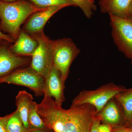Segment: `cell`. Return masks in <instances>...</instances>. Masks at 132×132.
Returning <instances> with one entry per match:
<instances>
[{
	"instance_id": "3",
	"label": "cell",
	"mask_w": 132,
	"mask_h": 132,
	"mask_svg": "<svg viewBox=\"0 0 132 132\" xmlns=\"http://www.w3.org/2000/svg\"><path fill=\"white\" fill-rule=\"evenodd\" d=\"M126 90L112 82L108 83L94 90H84L75 98L71 107L89 104L94 107L97 112L117 95Z\"/></svg>"
},
{
	"instance_id": "28",
	"label": "cell",
	"mask_w": 132,
	"mask_h": 132,
	"mask_svg": "<svg viewBox=\"0 0 132 132\" xmlns=\"http://www.w3.org/2000/svg\"><path fill=\"white\" fill-rule=\"evenodd\" d=\"M3 1H4L9 2H10L13 1H15V0H3Z\"/></svg>"
},
{
	"instance_id": "14",
	"label": "cell",
	"mask_w": 132,
	"mask_h": 132,
	"mask_svg": "<svg viewBox=\"0 0 132 132\" xmlns=\"http://www.w3.org/2000/svg\"><path fill=\"white\" fill-rule=\"evenodd\" d=\"M32 96L25 90L20 91L16 97V110L23 122L24 127L28 130V115L29 106L33 101Z\"/></svg>"
},
{
	"instance_id": "26",
	"label": "cell",
	"mask_w": 132,
	"mask_h": 132,
	"mask_svg": "<svg viewBox=\"0 0 132 132\" xmlns=\"http://www.w3.org/2000/svg\"><path fill=\"white\" fill-rule=\"evenodd\" d=\"M127 19H131L132 20V7L131 10V12H130V15H129V16Z\"/></svg>"
},
{
	"instance_id": "6",
	"label": "cell",
	"mask_w": 132,
	"mask_h": 132,
	"mask_svg": "<svg viewBox=\"0 0 132 132\" xmlns=\"http://www.w3.org/2000/svg\"><path fill=\"white\" fill-rule=\"evenodd\" d=\"M54 55L53 66L61 74L65 81L68 77L72 62L80 53V50L70 38L53 40Z\"/></svg>"
},
{
	"instance_id": "27",
	"label": "cell",
	"mask_w": 132,
	"mask_h": 132,
	"mask_svg": "<svg viewBox=\"0 0 132 132\" xmlns=\"http://www.w3.org/2000/svg\"><path fill=\"white\" fill-rule=\"evenodd\" d=\"M85 1H88L89 2L92 3H94V0H85Z\"/></svg>"
},
{
	"instance_id": "8",
	"label": "cell",
	"mask_w": 132,
	"mask_h": 132,
	"mask_svg": "<svg viewBox=\"0 0 132 132\" xmlns=\"http://www.w3.org/2000/svg\"><path fill=\"white\" fill-rule=\"evenodd\" d=\"M31 60L27 57L19 56L13 53L5 45L0 46V78L13 71L31 63Z\"/></svg>"
},
{
	"instance_id": "22",
	"label": "cell",
	"mask_w": 132,
	"mask_h": 132,
	"mask_svg": "<svg viewBox=\"0 0 132 132\" xmlns=\"http://www.w3.org/2000/svg\"><path fill=\"white\" fill-rule=\"evenodd\" d=\"M7 116L0 117V132H7L6 128Z\"/></svg>"
},
{
	"instance_id": "10",
	"label": "cell",
	"mask_w": 132,
	"mask_h": 132,
	"mask_svg": "<svg viewBox=\"0 0 132 132\" xmlns=\"http://www.w3.org/2000/svg\"><path fill=\"white\" fill-rule=\"evenodd\" d=\"M66 7L67 6L49 7L35 13L25 25V32L32 35L43 31V28L48 20L60 10Z\"/></svg>"
},
{
	"instance_id": "13",
	"label": "cell",
	"mask_w": 132,
	"mask_h": 132,
	"mask_svg": "<svg viewBox=\"0 0 132 132\" xmlns=\"http://www.w3.org/2000/svg\"><path fill=\"white\" fill-rule=\"evenodd\" d=\"M97 117L101 122L111 125L112 127L120 126L121 112L114 98L110 100L101 111L97 113Z\"/></svg>"
},
{
	"instance_id": "21",
	"label": "cell",
	"mask_w": 132,
	"mask_h": 132,
	"mask_svg": "<svg viewBox=\"0 0 132 132\" xmlns=\"http://www.w3.org/2000/svg\"><path fill=\"white\" fill-rule=\"evenodd\" d=\"M112 132H132V128L121 126L112 127Z\"/></svg>"
},
{
	"instance_id": "9",
	"label": "cell",
	"mask_w": 132,
	"mask_h": 132,
	"mask_svg": "<svg viewBox=\"0 0 132 132\" xmlns=\"http://www.w3.org/2000/svg\"><path fill=\"white\" fill-rule=\"evenodd\" d=\"M65 88V82L62 80L60 73L53 66L45 79L44 93L54 98L56 104L62 106L65 100L64 93Z\"/></svg>"
},
{
	"instance_id": "7",
	"label": "cell",
	"mask_w": 132,
	"mask_h": 132,
	"mask_svg": "<svg viewBox=\"0 0 132 132\" xmlns=\"http://www.w3.org/2000/svg\"><path fill=\"white\" fill-rule=\"evenodd\" d=\"M114 42L132 64V20L109 14Z\"/></svg>"
},
{
	"instance_id": "20",
	"label": "cell",
	"mask_w": 132,
	"mask_h": 132,
	"mask_svg": "<svg viewBox=\"0 0 132 132\" xmlns=\"http://www.w3.org/2000/svg\"><path fill=\"white\" fill-rule=\"evenodd\" d=\"M15 40L8 35L5 34L0 31V46L5 43H12L15 42Z\"/></svg>"
},
{
	"instance_id": "1",
	"label": "cell",
	"mask_w": 132,
	"mask_h": 132,
	"mask_svg": "<svg viewBox=\"0 0 132 132\" xmlns=\"http://www.w3.org/2000/svg\"><path fill=\"white\" fill-rule=\"evenodd\" d=\"M37 110L46 127L54 132H90L97 117L96 109L83 104L64 109L46 93Z\"/></svg>"
},
{
	"instance_id": "5",
	"label": "cell",
	"mask_w": 132,
	"mask_h": 132,
	"mask_svg": "<svg viewBox=\"0 0 132 132\" xmlns=\"http://www.w3.org/2000/svg\"><path fill=\"white\" fill-rule=\"evenodd\" d=\"M2 83L26 87L32 90L37 97L44 94L45 79L30 66L18 69L0 78V83Z\"/></svg>"
},
{
	"instance_id": "29",
	"label": "cell",
	"mask_w": 132,
	"mask_h": 132,
	"mask_svg": "<svg viewBox=\"0 0 132 132\" xmlns=\"http://www.w3.org/2000/svg\"><path fill=\"white\" fill-rule=\"evenodd\" d=\"M131 123H132V127H132V121H131Z\"/></svg>"
},
{
	"instance_id": "23",
	"label": "cell",
	"mask_w": 132,
	"mask_h": 132,
	"mask_svg": "<svg viewBox=\"0 0 132 132\" xmlns=\"http://www.w3.org/2000/svg\"><path fill=\"white\" fill-rule=\"evenodd\" d=\"M100 123V120L96 117L93 123L90 132H99V128Z\"/></svg>"
},
{
	"instance_id": "11",
	"label": "cell",
	"mask_w": 132,
	"mask_h": 132,
	"mask_svg": "<svg viewBox=\"0 0 132 132\" xmlns=\"http://www.w3.org/2000/svg\"><path fill=\"white\" fill-rule=\"evenodd\" d=\"M101 12L120 18L127 19L132 7V0H100Z\"/></svg>"
},
{
	"instance_id": "12",
	"label": "cell",
	"mask_w": 132,
	"mask_h": 132,
	"mask_svg": "<svg viewBox=\"0 0 132 132\" xmlns=\"http://www.w3.org/2000/svg\"><path fill=\"white\" fill-rule=\"evenodd\" d=\"M14 44L10 49L15 54L19 56H32L38 47L37 41L29 35L25 31L20 32Z\"/></svg>"
},
{
	"instance_id": "17",
	"label": "cell",
	"mask_w": 132,
	"mask_h": 132,
	"mask_svg": "<svg viewBox=\"0 0 132 132\" xmlns=\"http://www.w3.org/2000/svg\"><path fill=\"white\" fill-rule=\"evenodd\" d=\"M7 116L6 128L7 132H26L27 131L17 110Z\"/></svg>"
},
{
	"instance_id": "2",
	"label": "cell",
	"mask_w": 132,
	"mask_h": 132,
	"mask_svg": "<svg viewBox=\"0 0 132 132\" xmlns=\"http://www.w3.org/2000/svg\"><path fill=\"white\" fill-rule=\"evenodd\" d=\"M40 8L26 1L7 3L0 1L1 28L15 40L20 32V27L29 15L42 11Z\"/></svg>"
},
{
	"instance_id": "18",
	"label": "cell",
	"mask_w": 132,
	"mask_h": 132,
	"mask_svg": "<svg viewBox=\"0 0 132 132\" xmlns=\"http://www.w3.org/2000/svg\"><path fill=\"white\" fill-rule=\"evenodd\" d=\"M33 4L40 8H46L54 6H75L70 0H28Z\"/></svg>"
},
{
	"instance_id": "25",
	"label": "cell",
	"mask_w": 132,
	"mask_h": 132,
	"mask_svg": "<svg viewBox=\"0 0 132 132\" xmlns=\"http://www.w3.org/2000/svg\"><path fill=\"white\" fill-rule=\"evenodd\" d=\"M26 132H54L52 129L47 127L39 129L28 130Z\"/></svg>"
},
{
	"instance_id": "24",
	"label": "cell",
	"mask_w": 132,
	"mask_h": 132,
	"mask_svg": "<svg viewBox=\"0 0 132 132\" xmlns=\"http://www.w3.org/2000/svg\"><path fill=\"white\" fill-rule=\"evenodd\" d=\"M99 132H112V127L108 124H100L99 126Z\"/></svg>"
},
{
	"instance_id": "16",
	"label": "cell",
	"mask_w": 132,
	"mask_h": 132,
	"mask_svg": "<svg viewBox=\"0 0 132 132\" xmlns=\"http://www.w3.org/2000/svg\"><path fill=\"white\" fill-rule=\"evenodd\" d=\"M37 104L32 101L29 106L28 115L29 130L42 129L46 127L37 110Z\"/></svg>"
},
{
	"instance_id": "4",
	"label": "cell",
	"mask_w": 132,
	"mask_h": 132,
	"mask_svg": "<svg viewBox=\"0 0 132 132\" xmlns=\"http://www.w3.org/2000/svg\"><path fill=\"white\" fill-rule=\"evenodd\" d=\"M32 35L37 41L38 45L31 56L30 66L45 79L53 66V40L45 35L43 31Z\"/></svg>"
},
{
	"instance_id": "19",
	"label": "cell",
	"mask_w": 132,
	"mask_h": 132,
	"mask_svg": "<svg viewBox=\"0 0 132 132\" xmlns=\"http://www.w3.org/2000/svg\"><path fill=\"white\" fill-rule=\"evenodd\" d=\"M75 6H78L82 10V12L87 18L92 16L93 11L95 9L94 3L85 0H70Z\"/></svg>"
},
{
	"instance_id": "15",
	"label": "cell",
	"mask_w": 132,
	"mask_h": 132,
	"mask_svg": "<svg viewBox=\"0 0 132 132\" xmlns=\"http://www.w3.org/2000/svg\"><path fill=\"white\" fill-rule=\"evenodd\" d=\"M122 108L124 119L128 121H132V88L127 89L114 97Z\"/></svg>"
}]
</instances>
